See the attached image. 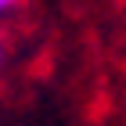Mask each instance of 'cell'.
<instances>
[{
	"label": "cell",
	"mask_w": 126,
	"mask_h": 126,
	"mask_svg": "<svg viewBox=\"0 0 126 126\" xmlns=\"http://www.w3.org/2000/svg\"><path fill=\"white\" fill-rule=\"evenodd\" d=\"M15 4H18V0H0V15H4V11H11Z\"/></svg>",
	"instance_id": "cell-1"
},
{
	"label": "cell",
	"mask_w": 126,
	"mask_h": 126,
	"mask_svg": "<svg viewBox=\"0 0 126 126\" xmlns=\"http://www.w3.org/2000/svg\"><path fill=\"white\" fill-rule=\"evenodd\" d=\"M0 65H4V43H0Z\"/></svg>",
	"instance_id": "cell-2"
}]
</instances>
